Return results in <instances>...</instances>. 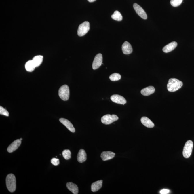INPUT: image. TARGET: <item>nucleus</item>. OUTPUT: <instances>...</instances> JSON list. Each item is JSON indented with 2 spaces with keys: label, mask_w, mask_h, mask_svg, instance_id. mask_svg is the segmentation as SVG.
Masks as SVG:
<instances>
[{
  "label": "nucleus",
  "mask_w": 194,
  "mask_h": 194,
  "mask_svg": "<svg viewBox=\"0 0 194 194\" xmlns=\"http://www.w3.org/2000/svg\"><path fill=\"white\" fill-rule=\"evenodd\" d=\"M183 82L175 78L169 79L167 85V89L169 92H173L178 90L183 86Z\"/></svg>",
  "instance_id": "nucleus-1"
},
{
  "label": "nucleus",
  "mask_w": 194,
  "mask_h": 194,
  "mask_svg": "<svg viewBox=\"0 0 194 194\" xmlns=\"http://www.w3.org/2000/svg\"><path fill=\"white\" fill-rule=\"evenodd\" d=\"M6 183L7 189L11 192L15 191L16 187V182L15 176L13 174H10L7 176Z\"/></svg>",
  "instance_id": "nucleus-2"
},
{
  "label": "nucleus",
  "mask_w": 194,
  "mask_h": 194,
  "mask_svg": "<svg viewBox=\"0 0 194 194\" xmlns=\"http://www.w3.org/2000/svg\"><path fill=\"white\" fill-rule=\"evenodd\" d=\"M59 96L63 101H67L69 97V89L67 85H64L59 90Z\"/></svg>",
  "instance_id": "nucleus-3"
},
{
  "label": "nucleus",
  "mask_w": 194,
  "mask_h": 194,
  "mask_svg": "<svg viewBox=\"0 0 194 194\" xmlns=\"http://www.w3.org/2000/svg\"><path fill=\"white\" fill-rule=\"evenodd\" d=\"M193 142L191 140L187 141L185 144L184 147L183 154L185 158H189L191 155L193 148Z\"/></svg>",
  "instance_id": "nucleus-4"
},
{
  "label": "nucleus",
  "mask_w": 194,
  "mask_h": 194,
  "mask_svg": "<svg viewBox=\"0 0 194 194\" xmlns=\"http://www.w3.org/2000/svg\"><path fill=\"white\" fill-rule=\"evenodd\" d=\"M90 26L89 22L85 21L80 24L77 30L78 35L79 37L85 35L89 31Z\"/></svg>",
  "instance_id": "nucleus-5"
},
{
  "label": "nucleus",
  "mask_w": 194,
  "mask_h": 194,
  "mask_svg": "<svg viewBox=\"0 0 194 194\" xmlns=\"http://www.w3.org/2000/svg\"><path fill=\"white\" fill-rule=\"evenodd\" d=\"M118 119V117L115 115H111L110 114H106L103 116L101 119V122L103 124L108 125L112 123L114 121H117Z\"/></svg>",
  "instance_id": "nucleus-6"
},
{
  "label": "nucleus",
  "mask_w": 194,
  "mask_h": 194,
  "mask_svg": "<svg viewBox=\"0 0 194 194\" xmlns=\"http://www.w3.org/2000/svg\"><path fill=\"white\" fill-rule=\"evenodd\" d=\"M103 58L102 54H98L95 56L92 64V67L93 69H98L101 66L102 63Z\"/></svg>",
  "instance_id": "nucleus-7"
},
{
  "label": "nucleus",
  "mask_w": 194,
  "mask_h": 194,
  "mask_svg": "<svg viewBox=\"0 0 194 194\" xmlns=\"http://www.w3.org/2000/svg\"><path fill=\"white\" fill-rule=\"evenodd\" d=\"M133 7L136 12L140 17L144 19H147V14L141 6H140L138 4L134 3L133 5Z\"/></svg>",
  "instance_id": "nucleus-8"
},
{
  "label": "nucleus",
  "mask_w": 194,
  "mask_h": 194,
  "mask_svg": "<svg viewBox=\"0 0 194 194\" xmlns=\"http://www.w3.org/2000/svg\"><path fill=\"white\" fill-rule=\"evenodd\" d=\"M111 100L115 103L124 105L126 103L127 101L123 97L118 95H114L111 97Z\"/></svg>",
  "instance_id": "nucleus-9"
},
{
  "label": "nucleus",
  "mask_w": 194,
  "mask_h": 194,
  "mask_svg": "<svg viewBox=\"0 0 194 194\" xmlns=\"http://www.w3.org/2000/svg\"><path fill=\"white\" fill-rule=\"evenodd\" d=\"M21 144V141L20 139L15 140L8 146L7 149V151L8 153H12L19 147Z\"/></svg>",
  "instance_id": "nucleus-10"
},
{
  "label": "nucleus",
  "mask_w": 194,
  "mask_h": 194,
  "mask_svg": "<svg viewBox=\"0 0 194 194\" xmlns=\"http://www.w3.org/2000/svg\"><path fill=\"white\" fill-rule=\"evenodd\" d=\"M59 121L65 126L69 131L71 132H72L74 133L75 132V129L73 124L69 120L65 118H61L59 119Z\"/></svg>",
  "instance_id": "nucleus-11"
},
{
  "label": "nucleus",
  "mask_w": 194,
  "mask_h": 194,
  "mask_svg": "<svg viewBox=\"0 0 194 194\" xmlns=\"http://www.w3.org/2000/svg\"><path fill=\"white\" fill-rule=\"evenodd\" d=\"M115 153L111 151H104L101 153V157L104 161L111 160L115 156Z\"/></svg>",
  "instance_id": "nucleus-12"
},
{
  "label": "nucleus",
  "mask_w": 194,
  "mask_h": 194,
  "mask_svg": "<svg viewBox=\"0 0 194 194\" xmlns=\"http://www.w3.org/2000/svg\"><path fill=\"white\" fill-rule=\"evenodd\" d=\"M122 50L123 53L125 54H129L132 53L133 49L131 44L128 42L125 41L122 46Z\"/></svg>",
  "instance_id": "nucleus-13"
},
{
  "label": "nucleus",
  "mask_w": 194,
  "mask_h": 194,
  "mask_svg": "<svg viewBox=\"0 0 194 194\" xmlns=\"http://www.w3.org/2000/svg\"><path fill=\"white\" fill-rule=\"evenodd\" d=\"M177 45V43L176 42H172L163 47V51L166 53L171 52L176 48Z\"/></svg>",
  "instance_id": "nucleus-14"
},
{
  "label": "nucleus",
  "mask_w": 194,
  "mask_h": 194,
  "mask_svg": "<svg viewBox=\"0 0 194 194\" xmlns=\"http://www.w3.org/2000/svg\"><path fill=\"white\" fill-rule=\"evenodd\" d=\"M78 161L80 163H83L86 161L87 159V155L86 152L83 149H81L77 155Z\"/></svg>",
  "instance_id": "nucleus-15"
},
{
  "label": "nucleus",
  "mask_w": 194,
  "mask_h": 194,
  "mask_svg": "<svg viewBox=\"0 0 194 194\" xmlns=\"http://www.w3.org/2000/svg\"><path fill=\"white\" fill-rule=\"evenodd\" d=\"M155 92V88L153 86H150L142 90L141 92L144 96H148L154 93Z\"/></svg>",
  "instance_id": "nucleus-16"
},
{
  "label": "nucleus",
  "mask_w": 194,
  "mask_h": 194,
  "mask_svg": "<svg viewBox=\"0 0 194 194\" xmlns=\"http://www.w3.org/2000/svg\"><path fill=\"white\" fill-rule=\"evenodd\" d=\"M141 122L143 125L148 128H153L154 127V124L147 117H142Z\"/></svg>",
  "instance_id": "nucleus-17"
},
{
  "label": "nucleus",
  "mask_w": 194,
  "mask_h": 194,
  "mask_svg": "<svg viewBox=\"0 0 194 194\" xmlns=\"http://www.w3.org/2000/svg\"><path fill=\"white\" fill-rule=\"evenodd\" d=\"M66 187L74 194H77L79 193V188L78 186L72 182H69L67 183Z\"/></svg>",
  "instance_id": "nucleus-18"
},
{
  "label": "nucleus",
  "mask_w": 194,
  "mask_h": 194,
  "mask_svg": "<svg viewBox=\"0 0 194 194\" xmlns=\"http://www.w3.org/2000/svg\"><path fill=\"white\" fill-rule=\"evenodd\" d=\"M103 181L100 180L94 182L92 183L91 186V189L92 192H95L97 191L102 187Z\"/></svg>",
  "instance_id": "nucleus-19"
},
{
  "label": "nucleus",
  "mask_w": 194,
  "mask_h": 194,
  "mask_svg": "<svg viewBox=\"0 0 194 194\" xmlns=\"http://www.w3.org/2000/svg\"><path fill=\"white\" fill-rule=\"evenodd\" d=\"M43 56L40 55L34 56L33 59V61L36 67H38L42 63Z\"/></svg>",
  "instance_id": "nucleus-20"
},
{
  "label": "nucleus",
  "mask_w": 194,
  "mask_h": 194,
  "mask_svg": "<svg viewBox=\"0 0 194 194\" xmlns=\"http://www.w3.org/2000/svg\"><path fill=\"white\" fill-rule=\"evenodd\" d=\"M25 67L26 70L29 72H33L36 68L33 60H30L27 62L26 63Z\"/></svg>",
  "instance_id": "nucleus-21"
},
{
  "label": "nucleus",
  "mask_w": 194,
  "mask_h": 194,
  "mask_svg": "<svg viewBox=\"0 0 194 194\" xmlns=\"http://www.w3.org/2000/svg\"><path fill=\"white\" fill-rule=\"evenodd\" d=\"M111 18L115 21H120L123 19V17L119 11H116L111 16Z\"/></svg>",
  "instance_id": "nucleus-22"
},
{
  "label": "nucleus",
  "mask_w": 194,
  "mask_h": 194,
  "mask_svg": "<svg viewBox=\"0 0 194 194\" xmlns=\"http://www.w3.org/2000/svg\"><path fill=\"white\" fill-rule=\"evenodd\" d=\"M121 76L119 74L114 73L111 75L109 77L110 80L113 81H115L120 80L121 79Z\"/></svg>",
  "instance_id": "nucleus-23"
},
{
  "label": "nucleus",
  "mask_w": 194,
  "mask_h": 194,
  "mask_svg": "<svg viewBox=\"0 0 194 194\" xmlns=\"http://www.w3.org/2000/svg\"><path fill=\"white\" fill-rule=\"evenodd\" d=\"M62 155L64 158L66 160H69L71 158V152L69 150H65L62 152Z\"/></svg>",
  "instance_id": "nucleus-24"
},
{
  "label": "nucleus",
  "mask_w": 194,
  "mask_h": 194,
  "mask_svg": "<svg viewBox=\"0 0 194 194\" xmlns=\"http://www.w3.org/2000/svg\"><path fill=\"white\" fill-rule=\"evenodd\" d=\"M183 0H171L170 4L172 6L177 7L181 4Z\"/></svg>",
  "instance_id": "nucleus-25"
},
{
  "label": "nucleus",
  "mask_w": 194,
  "mask_h": 194,
  "mask_svg": "<svg viewBox=\"0 0 194 194\" xmlns=\"http://www.w3.org/2000/svg\"><path fill=\"white\" fill-rule=\"evenodd\" d=\"M0 114L1 115H5L7 117L9 115V113L8 111L1 106H0Z\"/></svg>",
  "instance_id": "nucleus-26"
},
{
  "label": "nucleus",
  "mask_w": 194,
  "mask_h": 194,
  "mask_svg": "<svg viewBox=\"0 0 194 194\" xmlns=\"http://www.w3.org/2000/svg\"><path fill=\"white\" fill-rule=\"evenodd\" d=\"M51 162L52 164L54 165V166H58L59 164V159L56 158H53L51 160Z\"/></svg>",
  "instance_id": "nucleus-27"
},
{
  "label": "nucleus",
  "mask_w": 194,
  "mask_h": 194,
  "mask_svg": "<svg viewBox=\"0 0 194 194\" xmlns=\"http://www.w3.org/2000/svg\"><path fill=\"white\" fill-rule=\"evenodd\" d=\"M170 192V191L169 189H163L160 191V193L161 194H167L169 193Z\"/></svg>",
  "instance_id": "nucleus-28"
},
{
  "label": "nucleus",
  "mask_w": 194,
  "mask_h": 194,
  "mask_svg": "<svg viewBox=\"0 0 194 194\" xmlns=\"http://www.w3.org/2000/svg\"><path fill=\"white\" fill-rule=\"evenodd\" d=\"M88 1H89V2H93L94 1H95L96 0H88Z\"/></svg>",
  "instance_id": "nucleus-29"
},
{
  "label": "nucleus",
  "mask_w": 194,
  "mask_h": 194,
  "mask_svg": "<svg viewBox=\"0 0 194 194\" xmlns=\"http://www.w3.org/2000/svg\"><path fill=\"white\" fill-rule=\"evenodd\" d=\"M20 140H21V141H22V138H21L20 139Z\"/></svg>",
  "instance_id": "nucleus-30"
}]
</instances>
